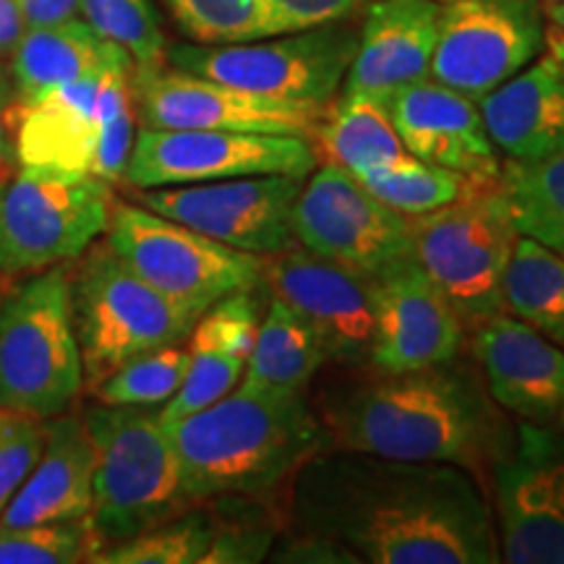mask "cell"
Segmentation results:
<instances>
[{
    "instance_id": "cell-1",
    "label": "cell",
    "mask_w": 564,
    "mask_h": 564,
    "mask_svg": "<svg viewBox=\"0 0 564 564\" xmlns=\"http://www.w3.org/2000/svg\"><path fill=\"white\" fill-rule=\"evenodd\" d=\"M348 455L303 465L301 512L324 535L373 564L502 562L491 505L463 465Z\"/></svg>"
},
{
    "instance_id": "cell-2",
    "label": "cell",
    "mask_w": 564,
    "mask_h": 564,
    "mask_svg": "<svg viewBox=\"0 0 564 564\" xmlns=\"http://www.w3.org/2000/svg\"><path fill=\"white\" fill-rule=\"evenodd\" d=\"M329 426L348 453L463 468H478L510 444L491 398L449 364L384 373L337 405Z\"/></svg>"
},
{
    "instance_id": "cell-3",
    "label": "cell",
    "mask_w": 564,
    "mask_h": 564,
    "mask_svg": "<svg viewBox=\"0 0 564 564\" xmlns=\"http://www.w3.org/2000/svg\"><path fill=\"white\" fill-rule=\"evenodd\" d=\"M165 429L192 505L272 489L327 440L301 392L236 390Z\"/></svg>"
},
{
    "instance_id": "cell-4",
    "label": "cell",
    "mask_w": 564,
    "mask_h": 564,
    "mask_svg": "<svg viewBox=\"0 0 564 564\" xmlns=\"http://www.w3.org/2000/svg\"><path fill=\"white\" fill-rule=\"evenodd\" d=\"M82 419L97 449L87 514L97 546L133 539L192 507L160 411L97 403Z\"/></svg>"
},
{
    "instance_id": "cell-5",
    "label": "cell",
    "mask_w": 564,
    "mask_h": 564,
    "mask_svg": "<svg viewBox=\"0 0 564 564\" xmlns=\"http://www.w3.org/2000/svg\"><path fill=\"white\" fill-rule=\"evenodd\" d=\"M79 259L70 274V314L87 390L133 358L192 335L199 316L137 278L108 241H95Z\"/></svg>"
},
{
    "instance_id": "cell-6",
    "label": "cell",
    "mask_w": 564,
    "mask_h": 564,
    "mask_svg": "<svg viewBox=\"0 0 564 564\" xmlns=\"http://www.w3.org/2000/svg\"><path fill=\"white\" fill-rule=\"evenodd\" d=\"M70 262L55 264L0 306V405L55 419L84 387L70 314Z\"/></svg>"
},
{
    "instance_id": "cell-7",
    "label": "cell",
    "mask_w": 564,
    "mask_h": 564,
    "mask_svg": "<svg viewBox=\"0 0 564 564\" xmlns=\"http://www.w3.org/2000/svg\"><path fill=\"white\" fill-rule=\"evenodd\" d=\"M415 262L440 288L463 327H478L505 312L502 278L510 262L514 228L502 181L468 199L408 217Z\"/></svg>"
},
{
    "instance_id": "cell-8",
    "label": "cell",
    "mask_w": 564,
    "mask_h": 564,
    "mask_svg": "<svg viewBox=\"0 0 564 564\" xmlns=\"http://www.w3.org/2000/svg\"><path fill=\"white\" fill-rule=\"evenodd\" d=\"M105 236L137 278L196 316L225 295L262 285L264 257L230 249L141 204H112Z\"/></svg>"
},
{
    "instance_id": "cell-9",
    "label": "cell",
    "mask_w": 564,
    "mask_h": 564,
    "mask_svg": "<svg viewBox=\"0 0 564 564\" xmlns=\"http://www.w3.org/2000/svg\"><path fill=\"white\" fill-rule=\"evenodd\" d=\"M110 183L58 167H21L0 196V272L26 274L76 262L105 236Z\"/></svg>"
},
{
    "instance_id": "cell-10",
    "label": "cell",
    "mask_w": 564,
    "mask_h": 564,
    "mask_svg": "<svg viewBox=\"0 0 564 564\" xmlns=\"http://www.w3.org/2000/svg\"><path fill=\"white\" fill-rule=\"evenodd\" d=\"M356 47L358 34L333 21L270 42L173 45L167 47V63L272 100L327 105L340 91Z\"/></svg>"
},
{
    "instance_id": "cell-11",
    "label": "cell",
    "mask_w": 564,
    "mask_h": 564,
    "mask_svg": "<svg viewBox=\"0 0 564 564\" xmlns=\"http://www.w3.org/2000/svg\"><path fill=\"white\" fill-rule=\"evenodd\" d=\"M306 178L293 207V236L303 249L369 278L415 259L408 215L379 202L350 171L324 162Z\"/></svg>"
},
{
    "instance_id": "cell-12",
    "label": "cell",
    "mask_w": 564,
    "mask_h": 564,
    "mask_svg": "<svg viewBox=\"0 0 564 564\" xmlns=\"http://www.w3.org/2000/svg\"><path fill=\"white\" fill-rule=\"evenodd\" d=\"M436 47L429 76L481 102L539 58L544 9L539 0H434Z\"/></svg>"
},
{
    "instance_id": "cell-13",
    "label": "cell",
    "mask_w": 564,
    "mask_h": 564,
    "mask_svg": "<svg viewBox=\"0 0 564 564\" xmlns=\"http://www.w3.org/2000/svg\"><path fill=\"white\" fill-rule=\"evenodd\" d=\"M316 162L319 152L306 137L141 126L123 181L133 188H158L246 175L306 178Z\"/></svg>"
},
{
    "instance_id": "cell-14",
    "label": "cell",
    "mask_w": 564,
    "mask_h": 564,
    "mask_svg": "<svg viewBox=\"0 0 564 564\" xmlns=\"http://www.w3.org/2000/svg\"><path fill=\"white\" fill-rule=\"evenodd\" d=\"M301 186L303 178L295 175H246L133 188L131 199L230 249L270 257L295 243L293 207Z\"/></svg>"
},
{
    "instance_id": "cell-15",
    "label": "cell",
    "mask_w": 564,
    "mask_h": 564,
    "mask_svg": "<svg viewBox=\"0 0 564 564\" xmlns=\"http://www.w3.org/2000/svg\"><path fill=\"white\" fill-rule=\"evenodd\" d=\"M499 554L510 564H564V440L523 423L494 457Z\"/></svg>"
},
{
    "instance_id": "cell-16",
    "label": "cell",
    "mask_w": 564,
    "mask_h": 564,
    "mask_svg": "<svg viewBox=\"0 0 564 564\" xmlns=\"http://www.w3.org/2000/svg\"><path fill=\"white\" fill-rule=\"evenodd\" d=\"M133 110L144 129L282 133L314 139L327 105L288 102L178 68L131 70Z\"/></svg>"
},
{
    "instance_id": "cell-17",
    "label": "cell",
    "mask_w": 564,
    "mask_h": 564,
    "mask_svg": "<svg viewBox=\"0 0 564 564\" xmlns=\"http://www.w3.org/2000/svg\"><path fill=\"white\" fill-rule=\"evenodd\" d=\"M262 282L274 299L285 301L312 324L329 352V361L350 366L369 361L373 335L369 274L316 257L303 246H291L264 259Z\"/></svg>"
},
{
    "instance_id": "cell-18",
    "label": "cell",
    "mask_w": 564,
    "mask_h": 564,
    "mask_svg": "<svg viewBox=\"0 0 564 564\" xmlns=\"http://www.w3.org/2000/svg\"><path fill=\"white\" fill-rule=\"evenodd\" d=\"M371 293L373 369L408 373L455 361L463 345V322L415 259L371 278Z\"/></svg>"
},
{
    "instance_id": "cell-19",
    "label": "cell",
    "mask_w": 564,
    "mask_h": 564,
    "mask_svg": "<svg viewBox=\"0 0 564 564\" xmlns=\"http://www.w3.org/2000/svg\"><path fill=\"white\" fill-rule=\"evenodd\" d=\"M126 66L133 63L63 84L34 102H11L0 116V129L11 139L19 165L89 173L100 144L110 76Z\"/></svg>"
},
{
    "instance_id": "cell-20",
    "label": "cell",
    "mask_w": 564,
    "mask_h": 564,
    "mask_svg": "<svg viewBox=\"0 0 564 564\" xmlns=\"http://www.w3.org/2000/svg\"><path fill=\"white\" fill-rule=\"evenodd\" d=\"M474 352L499 408L528 423H564V348L502 312L478 324Z\"/></svg>"
},
{
    "instance_id": "cell-21",
    "label": "cell",
    "mask_w": 564,
    "mask_h": 564,
    "mask_svg": "<svg viewBox=\"0 0 564 564\" xmlns=\"http://www.w3.org/2000/svg\"><path fill=\"white\" fill-rule=\"evenodd\" d=\"M387 110L411 158L478 178H502L497 147L486 133L481 108L470 97L429 76L394 91Z\"/></svg>"
},
{
    "instance_id": "cell-22",
    "label": "cell",
    "mask_w": 564,
    "mask_h": 564,
    "mask_svg": "<svg viewBox=\"0 0 564 564\" xmlns=\"http://www.w3.org/2000/svg\"><path fill=\"white\" fill-rule=\"evenodd\" d=\"M434 47V0H377L364 19L343 95H369L387 102L394 91L429 79Z\"/></svg>"
},
{
    "instance_id": "cell-23",
    "label": "cell",
    "mask_w": 564,
    "mask_h": 564,
    "mask_svg": "<svg viewBox=\"0 0 564 564\" xmlns=\"http://www.w3.org/2000/svg\"><path fill=\"white\" fill-rule=\"evenodd\" d=\"M478 108L491 144L507 160H546L564 152V58L549 51L531 61Z\"/></svg>"
},
{
    "instance_id": "cell-24",
    "label": "cell",
    "mask_w": 564,
    "mask_h": 564,
    "mask_svg": "<svg viewBox=\"0 0 564 564\" xmlns=\"http://www.w3.org/2000/svg\"><path fill=\"white\" fill-rule=\"evenodd\" d=\"M97 449L79 415L47 423V442L37 465L0 512V528H24L82 520L91 510Z\"/></svg>"
},
{
    "instance_id": "cell-25",
    "label": "cell",
    "mask_w": 564,
    "mask_h": 564,
    "mask_svg": "<svg viewBox=\"0 0 564 564\" xmlns=\"http://www.w3.org/2000/svg\"><path fill=\"white\" fill-rule=\"evenodd\" d=\"M118 63H131L129 53L102 40L84 19L30 26L11 53L13 102H34L63 84L100 74Z\"/></svg>"
},
{
    "instance_id": "cell-26",
    "label": "cell",
    "mask_w": 564,
    "mask_h": 564,
    "mask_svg": "<svg viewBox=\"0 0 564 564\" xmlns=\"http://www.w3.org/2000/svg\"><path fill=\"white\" fill-rule=\"evenodd\" d=\"M327 361L329 352L312 324L285 301L272 299L238 390L301 392Z\"/></svg>"
},
{
    "instance_id": "cell-27",
    "label": "cell",
    "mask_w": 564,
    "mask_h": 564,
    "mask_svg": "<svg viewBox=\"0 0 564 564\" xmlns=\"http://www.w3.org/2000/svg\"><path fill=\"white\" fill-rule=\"evenodd\" d=\"M314 139L327 162L350 173L408 158L387 102L369 95H343L340 102L324 112Z\"/></svg>"
},
{
    "instance_id": "cell-28",
    "label": "cell",
    "mask_w": 564,
    "mask_h": 564,
    "mask_svg": "<svg viewBox=\"0 0 564 564\" xmlns=\"http://www.w3.org/2000/svg\"><path fill=\"white\" fill-rule=\"evenodd\" d=\"M505 312L564 348V257L518 236L502 278Z\"/></svg>"
},
{
    "instance_id": "cell-29",
    "label": "cell",
    "mask_w": 564,
    "mask_h": 564,
    "mask_svg": "<svg viewBox=\"0 0 564 564\" xmlns=\"http://www.w3.org/2000/svg\"><path fill=\"white\" fill-rule=\"evenodd\" d=\"M356 181L392 207L400 215H426V212L442 209L447 204L468 199L478 192L497 186L502 178H478L453 167L434 165V162L415 160L408 154L403 160L387 162V165L364 167L356 171Z\"/></svg>"
},
{
    "instance_id": "cell-30",
    "label": "cell",
    "mask_w": 564,
    "mask_h": 564,
    "mask_svg": "<svg viewBox=\"0 0 564 564\" xmlns=\"http://www.w3.org/2000/svg\"><path fill=\"white\" fill-rule=\"evenodd\" d=\"M502 192L520 236L564 257V152L546 160H507Z\"/></svg>"
},
{
    "instance_id": "cell-31",
    "label": "cell",
    "mask_w": 564,
    "mask_h": 564,
    "mask_svg": "<svg viewBox=\"0 0 564 564\" xmlns=\"http://www.w3.org/2000/svg\"><path fill=\"white\" fill-rule=\"evenodd\" d=\"M217 539V525L207 514H178L167 523L100 549L87 562L95 564H204Z\"/></svg>"
},
{
    "instance_id": "cell-32",
    "label": "cell",
    "mask_w": 564,
    "mask_h": 564,
    "mask_svg": "<svg viewBox=\"0 0 564 564\" xmlns=\"http://www.w3.org/2000/svg\"><path fill=\"white\" fill-rule=\"evenodd\" d=\"M87 24L129 53L137 74L167 66V42L150 0H79Z\"/></svg>"
},
{
    "instance_id": "cell-33",
    "label": "cell",
    "mask_w": 564,
    "mask_h": 564,
    "mask_svg": "<svg viewBox=\"0 0 564 564\" xmlns=\"http://www.w3.org/2000/svg\"><path fill=\"white\" fill-rule=\"evenodd\" d=\"M188 361H192L188 348L165 345V348L133 358L89 392L100 405H165L178 392Z\"/></svg>"
},
{
    "instance_id": "cell-34",
    "label": "cell",
    "mask_w": 564,
    "mask_h": 564,
    "mask_svg": "<svg viewBox=\"0 0 564 564\" xmlns=\"http://www.w3.org/2000/svg\"><path fill=\"white\" fill-rule=\"evenodd\" d=\"M175 24L202 45L270 37L259 0H165Z\"/></svg>"
},
{
    "instance_id": "cell-35",
    "label": "cell",
    "mask_w": 564,
    "mask_h": 564,
    "mask_svg": "<svg viewBox=\"0 0 564 564\" xmlns=\"http://www.w3.org/2000/svg\"><path fill=\"white\" fill-rule=\"evenodd\" d=\"M97 549L87 518L0 528V564H70L89 560Z\"/></svg>"
},
{
    "instance_id": "cell-36",
    "label": "cell",
    "mask_w": 564,
    "mask_h": 564,
    "mask_svg": "<svg viewBox=\"0 0 564 564\" xmlns=\"http://www.w3.org/2000/svg\"><path fill=\"white\" fill-rule=\"evenodd\" d=\"M188 352H192V361H188L186 377H183L178 392L160 411L162 423L178 421L183 415H192L217 403L232 392V387L243 377L246 361L232 352L192 343H188Z\"/></svg>"
},
{
    "instance_id": "cell-37",
    "label": "cell",
    "mask_w": 564,
    "mask_h": 564,
    "mask_svg": "<svg viewBox=\"0 0 564 564\" xmlns=\"http://www.w3.org/2000/svg\"><path fill=\"white\" fill-rule=\"evenodd\" d=\"M259 308L251 291H236L225 295L196 319L192 329V345H207L249 361L259 333Z\"/></svg>"
},
{
    "instance_id": "cell-38",
    "label": "cell",
    "mask_w": 564,
    "mask_h": 564,
    "mask_svg": "<svg viewBox=\"0 0 564 564\" xmlns=\"http://www.w3.org/2000/svg\"><path fill=\"white\" fill-rule=\"evenodd\" d=\"M47 442V426L32 413L0 405V512L37 465Z\"/></svg>"
},
{
    "instance_id": "cell-39",
    "label": "cell",
    "mask_w": 564,
    "mask_h": 564,
    "mask_svg": "<svg viewBox=\"0 0 564 564\" xmlns=\"http://www.w3.org/2000/svg\"><path fill=\"white\" fill-rule=\"evenodd\" d=\"M270 37L312 30L348 17L361 0H259Z\"/></svg>"
},
{
    "instance_id": "cell-40",
    "label": "cell",
    "mask_w": 564,
    "mask_h": 564,
    "mask_svg": "<svg viewBox=\"0 0 564 564\" xmlns=\"http://www.w3.org/2000/svg\"><path fill=\"white\" fill-rule=\"evenodd\" d=\"M26 30L30 26L58 24V21L74 19L79 11V0H17Z\"/></svg>"
},
{
    "instance_id": "cell-41",
    "label": "cell",
    "mask_w": 564,
    "mask_h": 564,
    "mask_svg": "<svg viewBox=\"0 0 564 564\" xmlns=\"http://www.w3.org/2000/svg\"><path fill=\"white\" fill-rule=\"evenodd\" d=\"M26 32L17 0H0V58L17 51L21 34Z\"/></svg>"
},
{
    "instance_id": "cell-42",
    "label": "cell",
    "mask_w": 564,
    "mask_h": 564,
    "mask_svg": "<svg viewBox=\"0 0 564 564\" xmlns=\"http://www.w3.org/2000/svg\"><path fill=\"white\" fill-rule=\"evenodd\" d=\"M544 45L564 58V0L544 6Z\"/></svg>"
},
{
    "instance_id": "cell-43",
    "label": "cell",
    "mask_w": 564,
    "mask_h": 564,
    "mask_svg": "<svg viewBox=\"0 0 564 564\" xmlns=\"http://www.w3.org/2000/svg\"><path fill=\"white\" fill-rule=\"evenodd\" d=\"M17 152H13V144L11 139L6 137L3 129H0V196H3L6 186H9L13 175H17Z\"/></svg>"
},
{
    "instance_id": "cell-44",
    "label": "cell",
    "mask_w": 564,
    "mask_h": 564,
    "mask_svg": "<svg viewBox=\"0 0 564 564\" xmlns=\"http://www.w3.org/2000/svg\"><path fill=\"white\" fill-rule=\"evenodd\" d=\"M11 102H13V82L9 70H6L3 63H0V116H3Z\"/></svg>"
},
{
    "instance_id": "cell-45",
    "label": "cell",
    "mask_w": 564,
    "mask_h": 564,
    "mask_svg": "<svg viewBox=\"0 0 564 564\" xmlns=\"http://www.w3.org/2000/svg\"><path fill=\"white\" fill-rule=\"evenodd\" d=\"M546 3H560V0H544V6H546Z\"/></svg>"
}]
</instances>
